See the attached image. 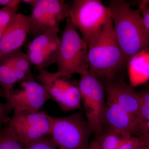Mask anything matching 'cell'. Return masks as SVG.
Wrapping results in <instances>:
<instances>
[{"mask_svg":"<svg viewBox=\"0 0 149 149\" xmlns=\"http://www.w3.org/2000/svg\"><path fill=\"white\" fill-rule=\"evenodd\" d=\"M127 65L131 87H136L149 81V49L134 56Z\"/></svg>","mask_w":149,"mask_h":149,"instance_id":"2e32d148","label":"cell"},{"mask_svg":"<svg viewBox=\"0 0 149 149\" xmlns=\"http://www.w3.org/2000/svg\"><path fill=\"white\" fill-rule=\"evenodd\" d=\"M6 29H3L0 28V40H1L2 37L3 35L4 32H5Z\"/></svg>","mask_w":149,"mask_h":149,"instance_id":"f546056e","label":"cell"},{"mask_svg":"<svg viewBox=\"0 0 149 149\" xmlns=\"http://www.w3.org/2000/svg\"><path fill=\"white\" fill-rule=\"evenodd\" d=\"M21 1L14 0L10 5L0 9V28L6 29L16 16L18 6Z\"/></svg>","mask_w":149,"mask_h":149,"instance_id":"ac0fdd59","label":"cell"},{"mask_svg":"<svg viewBox=\"0 0 149 149\" xmlns=\"http://www.w3.org/2000/svg\"><path fill=\"white\" fill-rule=\"evenodd\" d=\"M14 0H0V6L4 7L8 6L11 5Z\"/></svg>","mask_w":149,"mask_h":149,"instance_id":"4316f807","label":"cell"},{"mask_svg":"<svg viewBox=\"0 0 149 149\" xmlns=\"http://www.w3.org/2000/svg\"><path fill=\"white\" fill-rule=\"evenodd\" d=\"M140 125L141 123L138 119L128 114L114 102L107 99L100 130L137 136Z\"/></svg>","mask_w":149,"mask_h":149,"instance_id":"4fadbf2b","label":"cell"},{"mask_svg":"<svg viewBox=\"0 0 149 149\" xmlns=\"http://www.w3.org/2000/svg\"><path fill=\"white\" fill-rule=\"evenodd\" d=\"M57 145L50 134L23 147L24 149H58Z\"/></svg>","mask_w":149,"mask_h":149,"instance_id":"ffe728a7","label":"cell"},{"mask_svg":"<svg viewBox=\"0 0 149 149\" xmlns=\"http://www.w3.org/2000/svg\"><path fill=\"white\" fill-rule=\"evenodd\" d=\"M69 76L56 77L53 72L44 68L39 69L36 76V80L45 86L51 99L65 111L79 109L81 107V95L78 84L68 79Z\"/></svg>","mask_w":149,"mask_h":149,"instance_id":"ba28073f","label":"cell"},{"mask_svg":"<svg viewBox=\"0 0 149 149\" xmlns=\"http://www.w3.org/2000/svg\"><path fill=\"white\" fill-rule=\"evenodd\" d=\"M137 136L149 140V120L142 123L139 127Z\"/></svg>","mask_w":149,"mask_h":149,"instance_id":"cb8c5ba5","label":"cell"},{"mask_svg":"<svg viewBox=\"0 0 149 149\" xmlns=\"http://www.w3.org/2000/svg\"><path fill=\"white\" fill-rule=\"evenodd\" d=\"M142 139L134 136L125 137L117 149H137L141 144Z\"/></svg>","mask_w":149,"mask_h":149,"instance_id":"7402d4cb","label":"cell"},{"mask_svg":"<svg viewBox=\"0 0 149 149\" xmlns=\"http://www.w3.org/2000/svg\"><path fill=\"white\" fill-rule=\"evenodd\" d=\"M85 109L86 119L95 134L100 130L105 107V90L103 83L88 73L80 76L78 84Z\"/></svg>","mask_w":149,"mask_h":149,"instance_id":"9c48e42d","label":"cell"},{"mask_svg":"<svg viewBox=\"0 0 149 149\" xmlns=\"http://www.w3.org/2000/svg\"><path fill=\"white\" fill-rule=\"evenodd\" d=\"M140 97V118L141 123L149 120V89L139 92Z\"/></svg>","mask_w":149,"mask_h":149,"instance_id":"44dd1931","label":"cell"},{"mask_svg":"<svg viewBox=\"0 0 149 149\" xmlns=\"http://www.w3.org/2000/svg\"><path fill=\"white\" fill-rule=\"evenodd\" d=\"M107 99L111 100L128 114L141 122L140 118V97L139 92L128 85L122 77L116 76L103 83Z\"/></svg>","mask_w":149,"mask_h":149,"instance_id":"7c38bea8","label":"cell"},{"mask_svg":"<svg viewBox=\"0 0 149 149\" xmlns=\"http://www.w3.org/2000/svg\"><path fill=\"white\" fill-rule=\"evenodd\" d=\"M32 6L29 15V35L33 38L45 32L59 29L69 17L71 5L63 0H23Z\"/></svg>","mask_w":149,"mask_h":149,"instance_id":"8992f818","label":"cell"},{"mask_svg":"<svg viewBox=\"0 0 149 149\" xmlns=\"http://www.w3.org/2000/svg\"><path fill=\"white\" fill-rule=\"evenodd\" d=\"M6 127L23 147L49 135L50 132L48 115L43 111L36 113L21 111L14 113Z\"/></svg>","mask_w":149,"mask_h":149,"instance_id":"52a82bcc","label":"cell"},{"mask_svg":"<svg viewBox=\"0 0 149 149\" xmlns=\"http://www.w3.org/2000/svg\"><path fill=\"white\" fill-rule=\"evenodd\" d=\"M22 88L6 97V103L14 113L21 111L36 113L51 99L44 85L35 79L22 82Z\"/></svg>","mask_w":149,"mask_h":149,"instance_id":"30bf717a","label":"cell"},{"mask_svg":"<svg viewBox=\"0 0 149 149\" xmlns=\"http://www.w3.org/2000/svg\"><path fill=\"white\" fill-rule=\"evenodd\" d=\"M56 63L57 70L53 72L56 77L89 73L88 46L69 17L62 32Z\"/></svg>","mask_w":149,"mask_h":149,"instance_id":"3957f363","label":"cell"},{"mask_svg":"<svg viewBox=\"0 0 149 149\" xmlns=\"http://www.w3.org/2000/svg\"><path fill=\"white\" fill-rule=\"evenodd\" d=\"M89 73L102 83L116 77L128 64L115 35L110 15L101 32L88 47Z\"/></svg>","mask_w":149,"mask_h":149,"instance_id":"7a4b0ae2","label":"cell"},{"mask_svg":"<svg viewBox=\"0 0 149 149\" xmlns=\"http://www.w3.org/2000/svg\"><path fill=\"white\" fill-rule=\"evenodd\" d=\"M108 7L115 35L128 61L142 51L149 49V31L139 10L133 9L123 0L111 1Z\"/></svg>","mask_w":149,"mask_h":149,"instance_id":"6da1fadb","label":"cell"},{"mask_svg":"<svg viewBox=\"0 0 149 149\" xmlns=\"http://www.w3.org/2000/svg\"><path fill=\"white\" fill-rule=\"evenodd\" d=\"M48 118L50 123V135L59 149H88L93 132L81 113L64 117L48 115Z\"/></svg>","mask_w":149,"mask_h":149,"instance_id":"277c9868","label":"cell"},{"mask_svg":"<svg viewBox=\"0 0 149 149\" xmlns=\"http://www.w3.org/2000/svg\"><path fill=\"white\" fill-rule=\"evenodd\" d=\"M110 15L108 6L98 0H74L69 18L88 47L101 32Z\"/></svg>","mask_w":149,"mask_h":149,"instance_id":"5b68a950","label":"cell"},{"mask_svg":"<svg viewBox=\"0 0 149 149\" xmlns=\"http://www.w3.org/2000/svg\"><path fill=\"white\" fill-rule=\"evenodd\" d=\"M8 104L0 102V128L6 126L10 120V113L12 111Z\"/></svg>","mask_w":149,"mask_h":149,"instance_id":"603a6c76","label":"cell"},{"mask_svg":"<svg viewBox=\"0 0 149 149\" xmlns=\"http://www.w3.org/2000/svg\"><path fill=\"white\" fill-rule=\"evenodd\" d=\"M141 139V144L137 149H149V140L143 138Z\"/></svg>","mask_w":149,"mask_h":149,"instance_id":"484cf974","label":"cell"},{"mask_svg":"<svg viewBox=\"0 0 149 149\" xmlns=\"http://www.w3.org/2000/svg\"><path fill=\"white\" fill-rule=\"evenodd\" d=\"M138 9L141 13L145 26L149 31V7L139 4Z\"/></svg>","mask_w":149,"mask_h":149,"instance_id":"d4e9b609","label":"cell"},{"mask_svg":"<svg viewBox=\"0 0 149 149\" xmlns=\"http://www.w3.org/2000/svg\"><path fill=\"white\" fill-rule=\"evenodd\" d=\"M140 4L149 7V0H143L141 1Z\"/></svg>","mask_w":149,"mask_h":149,"instance_id":"f1b7e54d","label":"cell"},{"mask_svg":"<svg viewBox=\"0 0 149 149\" xmlns=\"http://www.w3.org/2000/svg\"><path fill=\"white\" fill-rule=\"evenodd\" d=\"M59 29L50 30L33 38L28 44L26 54L31 64L38 69H46L56 63L60 37Z\"/></svg>","mask_w":149,"mask_h":149,"instance_id":"8fae6325","label":"cell"},{"mask_svg":"<svg viewBox=\"0 0 149 149\" xmlns=\"http://www.w3.org/2000/svg\"><path fill=\"white\" fill-rule=\"evenodd\" d=\"M88 149H98L97 145L95 140H93L90 143V146Z\"/></svg>","mask_w":149,"mask_h":149,"instance_id":"83f0119b","label":"cell"},{"mask_svg":"<svg viewBox=\"0 0 149 149\" xmlns=\"http://www.w3.org/2000/svg\"></svg>","mask_w":149,"mask_h":149,"instance_id":"4dcf8cb0","label":"cell"},{"mask_svg":"<svg viewBox=\"0 0 149 149\" xmlns=\"http://www.w3.org/2000/svg\"><path fill=\"white\" fill-rule=\"evenodd\" d=\"M29 15L18 13L0 40V57L19 49L29 35Z\"/></svg>","mask_w":149,"mask_h":149,"instance_id":"5bb4252c","label":"cell"},{"mask_svg":"<svg viewBox=\"0 0 149 149\" xmlns=\"http://www.w3.org/2000/svg\"><path fill=\"white\" fill-rule=\"evenodd\" d=\"M0 149H24L6 126L0 128Z\"/></svg>","mask_w":149,"mask_h":149,"instance_id":"d6986e66","label":"cell"},{"mask_svg":"<svg viewBox=\"0 0 149 149\" xmlns=\"http://www.w3.org/2000/svg\"><path fill=\"white\" fill-rule=\"evenodd\" d=\"M128 135L101 130L95 134L94 140L98 149H117Z\"/></svg>","mask_w":149,"mask_h":149,"instance_id":"e0dca14e","label":"cell"},{"mask_svg":"<svg viewBox=\"0 0 149 149\" xmlns=\"http://www.w3.org/2000/svg\"><path fill=\"white\" fill-rule=\"evenodd\" d=\"M34 79L19 71L14 62L11 53L0 57V87L5 98L11 93L13 85L18 82Z\"/></svg>","mask_w":149,"mask_h":149,"instance_id":"9a60e30c","label":"cell"}]
</instances>
